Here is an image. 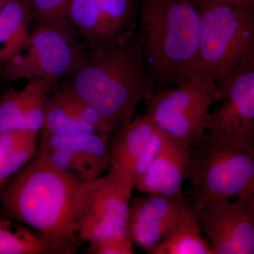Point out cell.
I'll return each instance as SVG.
<instances>
[{
    "label": "cell",
    "mask_w": 254,
    "mask_h": 254,
    "mask_svg": "<svg viewBox=\"0 0 254 254\" xmlns=\"http://www.w3.org/2000/svg\"><path fill=\"white\" fill-rule=\"evenodd\" d=\"M87 49L71 25H40L31 33L28 45L1 68L10 81L68 76L81 63Z\"/></svg>",
    "instance_id": "52a82bcc"
},
{
    "label": "cell",
    "mask_w": 254,
    "mask_h": 254,
    "mask_svg": "<svg viewBox=\"0 0 254 254\" xmlns=\"http://www.w3.org/2000/svg\"><path fill=\"white\" fill-rule=\"evenodd\" d=\"M0 184H1V182H0Z\"/></svg>",
    "instance_id": "f1b7e54d"
},
{
    "label": "cell",
    "mask_w": 254,
    "mask_h": 254,
    "mask_svg": "<svg viewBox=\"0 0 254 254\" xmlns=\"http://www.w3.org/2000/svg\"><path fill=\"white\" fill-rule=\"evenodd\" d=\"M9 1L10 0H0V11Z\"/></svg>",
    "instance_id": "4316f807"
},
{
    "label": "cell",
    "mask_w": 254,
    "mask_h": 254,
    "mask_svg": "<svg viewBox=\"0 0 254 254\" xmlns=\"http://www.w3.org/2000/svg\"><path fill=\"white\" fill-rule=\"evenodd\" d=\"M55 83L53 79L41 78L28 81L23 87L24 114L21 129L42 131L44 127L47 100Z\"/></svg>",
    "instance_id": "ffe728a7"
},
{
    "label": "cell",
    "mask_w": 254,
    "mask_h": 254,
    "mask_svg": "<svg viewBox=\"0 0 254 254\" xmlns=\"http://www.w3.org/2000/svg\"><path fill=\"white\" fill-rule=\"evenodd\" d=\"M195 211L183 193L138 196L129 208L128 232L132 241L148 254L173 231L189 214Z\"/></svg>",
    "instance_id": "8fae6325"
},
{
    "label": "cell",
    "mask_w": 254,
    "mask_h": 254,
    "mask_svg": "<svg viewBox=\"0 0 254 254\" xmlns=\"http://www.w3.org/2000/svg\"><path fill=\"white\" fill-rule=\"evenodd\" d=\"M213 254H254V211L250 198L221 202L195 212Z\"/></svg>",
    "instance_id": "30bf717a"
},
{
    "label": "cell",
    "mask_w": 254,
    "mask_h": 254,
    "mask_svg": "<svg viewBox=\"0 0 254 254\" xmlns=\"http://www.w3.org/2000/svg\"><path fill=\"white\" fill-rule=\"evenodd\" d=\"M42 130L51 134L61 136L99 132L89 124L78 120L54 95L49 96L47 100L44 127Z\"/></svg>",
    "instance_id": "44dd1931"
},
{
    "label": "cell",
    "mask_w": 254,
    "mask_h": 254,
    "mask_svg": "<svg viewBox=\"0 0 254 254\" xmlns=\"http://www.w3.org/2000/svg\"><path fill=\"white\" fill-rule=\"evenodd\" d=\"M221 98L213 78L197 75L175 87L155 92L147 101L145 115L165 135L192 148L204 140L210 109Z\"/></svg>",
    "instance_id": "8992f818"
},
{
    "label": "cell",
    "mask_w": 254,
    "mask_h": 254,
    "mask_svg": "<svg viewBox=\"0 0 254 254\" xmlns=\"http://www.w3.org/2000/svg\"><path fill=\"white\" fill-rule=\"evenodd\" d=\"M195 211L185 217L152 254H213L211 245L203 237Z\"/></svg>",
    "instance_id": "d6986e66"
},
{
    "label": "cell",
    "mask_w": 254,
    "mask_h": 254,
    "mask_svg": "<svg viewBox=\"0 0 254 254\" xmlns=\"http://www.w3.org/2000/svg\"><path fill=\"white\" fill-rule=\"evenodd\" d=\"M168 139V136L157 128L156 131L148 142L141 152V155L137 159L134 166L135 184L138 179L141 178L145 173L153 160L158 156L160 152L163 149L165 142Z\"/></svg>",
    "instance_id": "d4e9b609"
},
{
    "label": "cell",
    "mask_w": 254,
    "mask_h": 254,
    "mask_svg": "<svg viewBox=\"0 0 254 254\" xmlns=\"http://www.w3.org/2000/svg\"><path fill=\"white\" fill-rule=\"evenodd\" d=\"M217 1H225L232 4L254 5V0H217Z\"/></svg>",
    "instance_id": "484cf974"
},
{
    "label": "cell",
    "mask_w": 254,
    "mask_h": 254,
    "mask_svg": "<svg viewBox=\"0 0 254 254\" xmlns=\"http://www.w3.org/2000/svg\"><path fill=\"white\" fill-rule=\"evenodd\" d=\"M72 0H30L33 18L37 26H67L68 11Z\"/></svg>",
    "instance_id": "603a6c76"
},
{
    "label": "cell",
    "mask_w": 254,
    "mask_h": 254,
    "mask_svg": "<svg viewBox=\"0 0 254 254\" xmlns=\"http://www.w3.org/2000/svg\"><path fill=\"white\" fill-rule=\"evenodd\" d=\"M193 1L200 14L198 75L219 86L254 50V5Z\"/></svg>",
    "instance_id": "5b68a950"
},
{
    "label": "cell",
    "mask_w": 254,
    "mask_h": 254,
    "mask_svg": "<svg viewBox=\"0 0 254 254\" xmlns=\"http://www.w3.org/2000/svg\"><path fill=\"white\" fill-rule=\"evenodd\" d=\"M33 18L30 0H10L0 11V71L27 47Z\"/></svg>",
    "instance_id": "2e32d148"
},
{
    "label": "cell",
    "mask_w": 254,
    "mask_h": 254,
    "mask_svg": "<svg viewBox=\"0 0 254 254\" xmlns=\"http://www.w3.org/2000/svg\"><path fill=\"white\" fill-rule=\"evenodd\" d=\"M62 105L78 120L94 127L98 131L113 136L114 132L96 110L84 100L64 87L53 95Z\"/></svg>",
    "instance_id": "7402d4cb"
},
{
    "label": "cell",
    "mask_w": 254,
    "mask_h": 254,
    "mask_svg": "<svg viewBox=\"0 0 254 254\" xmlns=\"http://www.w3.org/2000/svg\"><path fill=\"white\" fill-rule=\"evenodd\" d=\"M218 87L222 98L209 114L207 133L254 149V51Z\"/></svg>",
    "instance_id": "ba28073f"
},
{
    "label": "cell",
    "mask_w": 254,
    "mask_h": 254,
    "mask_svg": "<svg viewBox=\"0 0 254 254\" xmlns=\"http://www.w3.org/2000/svg\"><path fill=\"white\" fill-rule=\"evenodd\" d=\"M68 77L65 87L91 105L114 133L131 121L137 107L153 96L156 87L138 28L110 48L87 51Z\"/></svg>",
    "instance_id": "7a4b0ae2"
},
{
    "label": "cell",
    "mask_w": 254,
    "mask_h": 254,
    "mask_svg": "<svg viewBox=\"0 0 254 254\" xmlns=\"http://www.w3.org/2000/svg\"><path fill=\"white\" fill-rule=\"evenodd\" d=\"M40 132L15 130L0 134V182L14 175L36 154Z\"/></svg>",
    "instance_id": "ac0fdd59"
},
{
    "label": "cell",
    "mask_w": 254,
    "mask_h": 254,
    "mask_svg": "<svg viewBox=\"0 0 254 254\" xmlns=\"http://www.w3.org/2000/svg\"><path fill=\"white\" fill-rule=\"evenodd\" d=\"M133 190V182L110 170L92 198L78 234L79 239L91 244L128 232Z\"/></svg>",
    "instance_id": "7c38bea8"
},
{
    "label": "cell",
    "mask_w": 254,
    "mask_h": 254,
    "mask_svg": "<svg viewBox=\"0 0 254 254\" xmlns=\"http://www.w3.org/2000/svg\"><path fill=\"white\" fill-rule=\"evenodd\" d=\"M88 252L93 254H134L133 241L128 232L117 234L93 242L88 249Z\"/></svg>",
    "instance_id": "cb8c5ba5"
},
{
    "label": "cell",
    "mask_w": 254,
    "mask_h": 254,
    "mask_svg": "<svg viewBox=\"0 0 254 254\" xmlns=\"http://www.w3.org/2000/svg\"><path fill=\"white\" fill-rule=\"evenodd\" d=\"M157 127L145 115L132 119L126 126L115 132L111 140L110 170L134 183L135 164Z\"/></svg>",
    "instance_id": "9a60e30c"
},
{
    "label": "cell",
    "mask_w": 254,
    "mask_h": 254,
    "mask_svg": "<svg viewBox=\"0 0 254 254\" xmlns=\"http://www.w3.org/2000/svg\"><path fill=\"white\" fill-rule=\"evenodd\" d=\"M187 180L195 212L254 193V149L209 136L190 148Z\"/></svg>",
    "instance_id": "277c9868"
},
{
    "label": "cell",
    "mask_w": 254,
    "mask_h": 254,
    "mask_svg": "<svg viewBox=\"0 0 254 254\" xmlns=\"http://www.w3.org/2000/svg\"><path fill=\"white\" fill-rule=\"evenodd\" d=\"M250 202L251 204H252V208H253L254 211V193L250 197Z\"/></svg>",
    "instance_id": "83f0119b"
},
{
    "label": "cell",
    "mask_w": 254,
    "mask_h": 254,
    "mask_svg": "<svg viewBox=\"0 0 254 254\" xmlns=\"http://www.w3.org/2000/svg\"><path fill=\"white\" fill-rule=\"evenodd\" d=\"M40 145L64 150L71 155L75 175L83 181H91L101 175L111 165L112 136L100 132L82 134H51L42 130Z\"/></svg>",
    "instance_id": "4fadbf2b"
},
{
    "label": "cell",
    "mask_w": 254,
    "mask_h": 254,
    "mask_svg": "<svg viewBox=\"0 0 254 254\" xmlns=\"http://www.w3.org/2000/svg\"><path fill=\"white\" fill-rule=\"evenodd\" d=\"M190 148L168 139L163 149L144 175L137 180L134 189L145 194H182V185L187 180Z\"/></svg>",
    "instance_id": "5bb4252c"
},
{
    "label": "cell",
    "mask_w": 254,
    "mask_h": 254,
    "mask_svg": "<svg viewBox=\"0 0 254 254\" xmlns=\"http://www.w3.org/2000/svg\"><path fill=\"white\" fill-rule=\"evenodd\" d=\"M138 23L147 68L156 86L198 75L200 14L193 0H138Z\"/></svg>",
    "instance_id": "3957f363"
},
{
    "label": "cell",
    "mask_w": 254,
    "mask_h": 254,
    "mask_svg": "<svg viewBox=\"0 0 254 254\" xmlns=\"http://www.w3.org/2000/svg\"><path fill=\"white\" fill-rule=\"evenodd\" d=\"M74 250L55 242L21 225L13 230L0 222V254H73Z\"/></svg>",
    "instance_id": "e0dca14e"
},
{
    "label": "cell",
    "mask_w": 254,
    "mask_h": 254,
    "mask_svg": "<svg viewBox=\"0 0 254 254\" xmlns=\"http://www.w3.org/2000/svg\"><path fill=\"white\" fill-rule=\"evenodd\" d=\"M103 180L83 181L60 170L39 146L5 185L0 201L10 218L75 250L73 243Z\"/></svg>",
    "instance_id": "6da1fadb"
},
{
    "label": "cell",
    "mask_w": 254,
    "mask_h": 254,
    "mask_svg": "<svg viewBox=\"0 0 254 254\" xmlns=\"http://www.w3.org/2000/svg\"><path fill=\"white\" fill-rule=\"evenodd\" d=\"M138 10V0H72L68 18L87 51H97L136 31Z\"/></svg>",
    "instance_id": "9c48e42d"
}]
</instances>
